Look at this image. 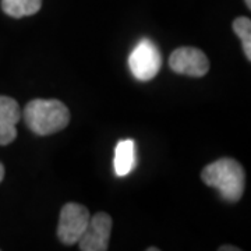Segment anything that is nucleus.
<instances>
[{
    "instance_id": "1",
    "label": "nucleus",
    "mask_w": 251,
    "mask_h": 251,
    "mask_svg": "<svg viewBox=\"0 0 251 251\" xmlns=\"http://www.w3.org/2000/svg\"><path fill=\"white\" fill-rule=\"evenodd\" d=\"M23 116L28 128L36 135H50L67 127L70 112L57 99H32L24 108Z\"/></svg>"
},
{
    "instance_id": "2",
    "label": "nucleus",
    "mask_w": 251,
    "mask_h": 251,
    "mask_svg": "<svg viewBox=\"0 0 251 251\" xmlns=\"http://www.w3.org/2000/svg\"><path fill=\"white\" fill-rule=\"evenodd\" d=\"M201 179L209 187L216 188L229 202H237L246 186V173L243 166L232 158H222L209 163L201 172Z\"/></svg>"
},
{
    "instance_id": "3",
    "label": "nucleus",
    "mask_w": 251,
    "mask_h": 251,
    "mask_svg": "<svg viewBox=\"0 0 251 251\" xmlns=\"http://www.w3.org/2000/svg\"><path fill=\"white\" fill-rule=\"evenodd\" d=\"M128 67L138 81L152 80L162 67V54L158 46L151 39H141L130 53Z\"/></svg>"
},
{
    "instance_id": "4",
    "label": "nucleus",
    "mask_w": 251,
    "mask_h": 251,
    "mask_svg": "<svg viewBox=\"0 0 251 251\" xmlns=\"http://www.w3.org/2000/svg\"><path fill=\"white\" fill-rule=\"evenodd\" d=\"M90 218V211L85 206L75 202H67L60 211L57 226L59 240L66 246L77 244L88 226Z\"/></svg>"
},
{
    "instance_id": "5",
    "label": "nucleus",
    "mask_w": 251,
    "mask_h": 251,
    "mask_svg": "<svg viewBox=\"0 0 251 251\" xmlns=\"http://www.w3.org/2000/svg\"><path fill=\"white\" fill-rule=\"evenodd\" d=\"M169 66L175 73L190 77H202L209 70V60L197 48L183 46L171 54Z\"/></svg>"
},
{
    "instance_id": "6",
    "label": "nucleus",
    "mask_w": 251,
    "mask_h": 251,
    "mask_svg": "<svg viewBox=\"0 0 251 251\" xmlns=\"http://www.w3.org/2000/svg\"><path fill=\"white\" fill-rule=\"evenodd\" d=\"M112 218L106 212H98L90 218L88 226L78 240L81 251H106L112 233Z\"/></svg>"
},
{
    "instance_id": "7",
    "label": "nucleus",
    "mask_w": 251,
    "mask_h": 251,
    "mask_svg": "<svg viewBox=\"0 0 251 251\" xmlns=\"http://www.w3.org/2000/svg\"><path fill=\"white\" fill-rule=\"evenodd\" d=\"M21 109L17 100L0 95V145H9L17 137V123Z\"/></svg>"
},
{
    "instance_id": "8",
    "label": "nucleus",
    "mask_w": 251,
    "mask_h": 251,
    "mask_svg": "<svg viewBox=\"0 0 251 251\" xmlns=\"http://www.w3.org/2000/svg\"><path fill=\"white\" fill-rule=\"evenodd\" d=\"M135 166V143L133 140L119 141L115 150L113 168L119 177L127 176Z\"/></svg>"
},
{
    "instance_id": "9",
    "label": "nucleus",
    "mask_w": 251,
    "mask_h": 251,
    "mask_svg": "<svg viewBox=\"0 0 251 251\" xmlns=\"http://www.w3.org/2000/svg\"><path fill=\"white\" fill-rule=\"evenodd\" d=\"M42 7V0H1L3 11L13 18L34 16Z\"/></svg>"
},
{
    "instance_id": "10",
    "label": "nucleus",
    "mask_w": 251,
    "mask_h": 251,
    "mask_svg": "<svg viewBox=\"0 0 251 251\" xmlns=\"http://www.w3.org/2000/svg\"><path fill=\"white\" fill-rule=\"evenodd\" d=\"M234 34L242 39L243 50L247 57L251 60V20L247 17H237L232 24Z\"/></svg>"
},
{
    "instance_id": "11",
    "label": "nucleus",
    "mask_w": 251,
    "mask_h": 251,
    "mask_svg": "<svg viewBox=\"0 0 251 251\" xmlns=\"http://www.w3.org/2000/svg\"><path fill=\"white\" fill-rule=\"evenodd\" d=\"M240 249L234 247V246H221L219 247V251H239Z\"/></svg>"
},
{
    "instance_id": "12",
    "label": "nucleus",
    "mask_w": 251,
    "mask_h": 251,
    "mask_svg": "<svg viewBox=\"0 0 251 251\" xmlns=\"http://www.w3.org/2000/svg\"><path fill=\"white\" fill-rule=\"evenodd\" d=\"M4 177V166L0 163V183H1V180Z\"/></svg>"
},
{
    "instance_id": "13",
    "label": "nucleus",
    "mask_w": 251,
    "mask_h": 251,
    "mask_svg": "<svg viewBox=\"0 0 251 251\" xmlns=\"http://www.w3.org/2000/svg\"><path fill=\"white\" fill-rule=\"evenodd\" d=\"M244 1H246L247 7H249V9H251V0H244Z\"/></svg>"
},
{
    "instance_id": "14",
    "label": "nucleus",
    "mask_w": 251,
    "mask_h": 251,
    "mask_svg": "<svg viewBox=\"0 0 251 251\" xmlns=\"http://www.w3.org/2000/svg\"><path fill=\"white\" fill-rule=\"evenodd\" d=\"M148 251H159V249H156V247H150V249H147Z\"/></svg>"
}]
</instances>
